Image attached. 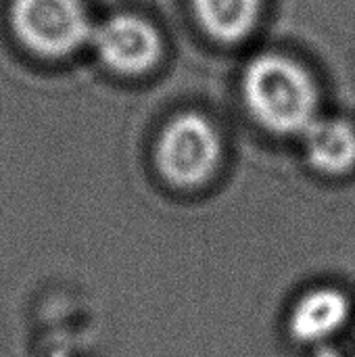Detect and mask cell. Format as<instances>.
Masks as SVG:
<instances>
[{"mask_svg":"<svg viewBox=\"0 0 355 357\" xmlns=\"http://www.w3.org/2000/svg\"><path fill=\"white\" fill-rule=\"evenodd\" d=\"M308 163L322 176L339 178L355 167V126L341 117H318L303 134Z\"/></svg>","mask_w":355,"mask_h":357,"instance_id":"obj_6","label":"cell"},{"mask_svg":"<svg viewBox=\"0 0 355 357\" xmlns=\"http://www.w3.org/2000/svg\"><path fill=\"white\" fill-rule=\"evenodd\" d=\"M203 29L220 42H239L259 19L262 0H192Z\"/></svg>","mask_w":355,"mask_h":357,"instance_id":"obj_7","label":"cell"},{"mask_svg":"<svg viewBox=\"0 0 355 357\" xmlns=\"http://www.w3.org/2000/svg\"><path fill=\"white\" fill-rule=\"evenodd\" d=\"M10 21L21 44L46 59L73 54L94 29L80 0H13Z\"/></svg>","mask_w":355,"mask_h":357,"instance_id":"obj_3","label":"cell"},{"mask_svg":"<svg viewBox=\"0 0 355 357\" xmlns=\"http://www.w3.org/2000/svg\"><path fill=\"white\" fill-rule=\"evenodd\" d=\"M352 303L337 289H316L305 293L289 316V333L295 341L314 345L335 337L349 320Z\"/></svg>","mask_w":355,"mask_h":357,"instance_id":"obj_5","label":"cell"},{"mask_svg":"<svg viewBox=\"0 0 355 357\" xmlns=\"http://www.w3.org/2000/svg\"><path fill=\"white\" fill-rule=\"evenodd\" d=\"M98 59L115 73L142 75L151 71L163 52L159 31L134 15H115L92 29L90 38Z\"/></svg>","mask_w":355,"mask_h":357,"instance_id":"obj_4","label":"cell"},{"mask_svg":"<svg viewBox=\"0 0 355 357\" xmlns=\"http://www.w3.org/2000/svg\"><path fill=\"white\" fill-rule=\"evenodd\" d=\"M222 142L211 126L199 113L174 117L161 132L155 159L161 176L178 188H197L209 182L218 169Z\"/></svg>","mask_w":355,"mask_h":357,"instance_id":"obj_2","label":"cell"},{"mask_svg":"<svg viewBox=\"0 0 355 357\" xmlns=\"http://www.w3.org/2000/svg\"><path fill=\"white\" fill-rule=\"evenodd\" d=\"M243 92L255 121L278 136H301L316 119L320 92L312 73L285 54H259L243 77Z\"/></svg>","mask_w":355,"mask_h":357,"instance_id":"obj_1","label":"cell"}]
</instances>
